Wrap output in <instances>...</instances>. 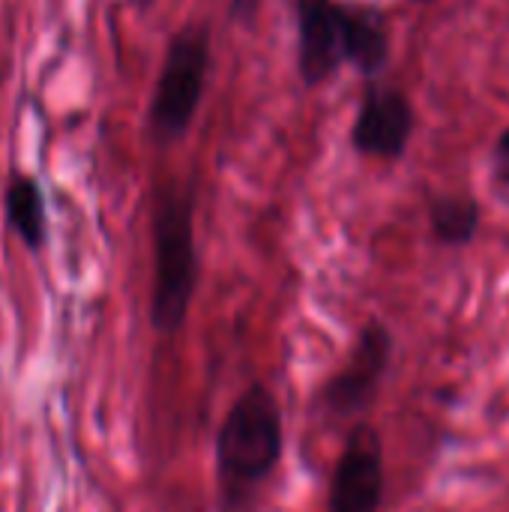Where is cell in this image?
Here are the masks:
<instances>
[{
    "mask_svg": "<svg viewBox=\"0 0 509 512\" xmlns=\"http://www.w3.org/2000/svg\"><path fill=\"white\" fill-rule=\"evenodd\" d=\"M285 450V426L276 393L255 381L228 408L216 432V480L225 510H237L273 477Z\"/></svg>",
    "mask_w": 509,
    "mask_h": 512,
    "instance_id": "cell-1",
    "label": "cell"
},
{
    "mask_svg": "<svg viewBox=\"0 0 509 512\" xmlns=\"http://www.w3.org/2000/svg\"><path fill=\"white\" fill-rule=\"evenodd\" d=\"M153 297L150 324L162 336L183 330L198 285L195 195L189 186L165 183L153 201Z\"/></svg>",
    "mask_w": 509,
    "mask_h": 512,
    "instance_id": "cell-2",
    "label": "cell"
},
{
    "mask_svg": "<svg viewBox=\"0 0 509 512\" xmlns=\"http://www.w3.org/2000/svg\"><path fill=\"white\" fill-rule=\"evenodd\" d=\"M210 72V30L204 24H186L168 42L165 63L150 99L147 126L156 144L180 141L204 99Z\"/></svg>",
    "mask_w": 509,
    "mask_h": 512,
    "instance_id": "cell-3",
    "label": "cell"
},
{
    "mask_svg": "<svg viewBox=\"0 0 509 512\" xmlns=\"http://www.w3.org/2000/svg\"><path fill=\"white\" fill-rule=\"evenodd\" d=\"M393 360V333L384 321L372 318L360 327L345 363L324 381L318 393V411L327 420L360 423L387 378Z\"/></svg>",
    "mask_w": 509,
    "mask_h": 512,
    "instance_id": "cell-4",
    "label": "cell"
},
{
    "mask_svg": "<svg viewBox=\"0 0 509 512\" xmlns=\"http://www.w3.org/2000/svg\"><path fill=\"white\" fill-rule=\"evenodd\" d=\"M384 441L366 420L345 435L330 474L327 512H381L384 507Z\"/></svg>",
    "mask_w": 509,
    "mask_h": 512,
    "instance_id": "cell-5",
    "label": "cell"
},
{
    "mask_svg": "<svg viewBox=\"0 0 509 512\" xmlns=\"http://www.w3.org/2000/svg\"><path fill=\"white\" fill-rule=\"evenodd\" d=\"M414 135V105L411 99L387 84H369L360 111L351 126V144L369 159H399L405 156Z\"/></svg>",
    "mask_w": 509,
    "mask_h": 512,
    "instance_id": "cell-6",
    "label": "cell"
},
{
    "mask_svg": "<svg viewBox=\"0 0 509 512\" xmlns=\"http://www.w3.org/2000/svg\"><path fill=\"white\" fill-rule=\"evenodd\" d=\"M297 69L306 87H318L345 63V3L294 0Z\"/></svg>",
    "mask_w": 509,
    "mask_h": 512,
    "instance_id": "cell-7",
    "label": "cell"
},
{
    "mask_svg": "<svg viewBox=\"0 0 509 512\" xmlns=\"http://www.w3.org/2000/svg\"><path fill=\"white\" fill-rule=\"evenodd\" d=\"M390 60V24L378 6L345 3V63L375 78Z\"/></svg>",
    "mask_w": 509,
    "mask_h": 512,
    "instance_id": "cell-8",
    "label": "cell"
},
{
    "mask_svg": "<svg viewBox=\"0 0 509 512\" xmlns=\"http://www.w3.org/2000/svg\"><path fill=\"white\" fill-rule=\"evenodd\" d=\"M6 219L12 231L24 240L27 249H42L45 246V201L42 189L33 177L15 174L6 189Z\"/></svg>",
    "mask_w": 509,
    "mask_h": 512,
    "instance_id": "cell-9",
    "label": "cell"
},
{
    "mask_svg": "<svg viewBox=\"0 0 509 512\" xmlns=\"http://www.w3.org/2000/svg\"><path fill=\"white\" fill-rule=\"evenodd\" d=\"M480 204L471 195H438L429 204V225L441 246H468L480 234Z\"/></svg>",
    "mask_w": 509,
    "mask_h": 512,
    "instance_id": "cell-10",
    "label": "cell"
},
{
    "mask_svg": "<svg viewBox=\"0 0 509 512\" xmlns=\"http://www.w3.org/2000/svg\"><path fill=\"white\" fill-rule=\"evenodd\" d=\"M492 162H495V177L501 186L509 189V129H504L495 141V150H492Z\"/></svg>",
    "mask_w": 509,
    "mask_h": 512,
    "instance_id": "cell-11",
    "label": "cell"
},
{
    "mask_svg": "<svg viewBox=\"0 0 509 512\" xmlns=\"http://www.w3.org/2000/svg\"><path fill=\"white\" fill-rule=\"evenodd\" d=\"M258 9H261V0H231V6H228L231 18L246 27H252V21L258 18Z\"/></svg>",
    "mask_w": 509,
    "mask_h": 512,
    "instance_id": "cell-12",
    "label": "cell"
},
{
    "mask_svg": "<svg viewBox=\"0 0 509 512\" xmlns=\"http://www.w3.org/2000/svg\"><path fill=\"white\" fill-rule=\"evenodd\" d=\"M414 3H432V0H414Z\"/></svg>",
    "mask_w": 509,
    "mask_h": 512,
    "instance_id": "cell-13",
    "label": "cell"
}]
</instances>
